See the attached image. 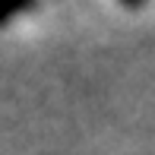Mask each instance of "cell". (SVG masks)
Returning a JSON list of instances; mask_svg holds the SVG:
<instances>
[{
  "mask_svg": "<svg viewBox=\"0 0 155 155\" xmlns=\"http://www.w3.org/2000/svg\"><path fill=\"white\" fill-rule=\"evenodd\" d=\"M25 6H32V0H0V25H6L16 13H22Z\"/></svg>",
  "mask_w": 155,
  "mask_h": 155,
  "instance_id": "1",
  "label": "cell"
},
{
  "mask_svg": "<svg viewBox=\"0 0 155 155\" xmlns=\"http://www.w3.org/2000/svg\"><path fill=\"white\" fill-rule=\"evenodd\" d=\"M124 6H130V10H136V6H143V0H120Z\"/></svg>",
  "mask_w": 155,
  "mask_h": 155,
  "instance_id": "2",
  "label": "cell"
}]
</instances>
